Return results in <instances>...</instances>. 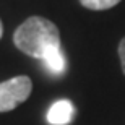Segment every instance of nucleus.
<instances>
[{"label":"nucleus","mask_w":125,"mask_h":125,"mask_svg":"<svg viewBox=\"0 0 125 125\" xmlns=\"http://www.w3.org/2000/svg\"><path fill=\"white\" fill-rule=\"evenodd\" d=\"M80 3L88 10H109L112 7H115L117 3H120V0H80Z\"/></svg>","instance_id":"obj_5"},{"label":"nucleus","mask_w":125,"mask_h":125,"mask_svg":"<svg viewBox=\"0 0 125 125\" xmlns=\"http://www.w3.org/2000/svg\"><path fill=\"white\" fill-rule=\"evenodd\" d=\"M75 107L68 99H60L54 102L47 112V122L52 125H67L72 122Z\"/></svg>","instance_id":"obj_3"},{"label":"nucleus","mask_w":125,"mask_h":125,"mask_svg":"<svg viewBox=\"0 0 125 125\" xmlns=\"http://www.w3.org/2000/svg\"><path fill=\"white\" fill-rule=\"evenodd\" d=\"M32 91V81L26 75H18L0 83V112L13 111L24 102Z\"/></svg>","instance_id":"obj_2"},{"label":"nucleus","mask_w":125,"mask_h":125,"mask_svg":"<svg viewBox=\"0 0 125 125\" xmlns=\"http://www.w3.org/2000/svg\"><path fill=\"white\" fill-rule=\"evenodd\" d=\"M42 62L46 65V68L54 75H60L67 68V60L62 52V47H54L51 51L46 52V55L42 57Z\"/></svg>","instance_id":"obj_4"},{"label":"nucleus","mask_w":125,"mask_h":125,"mask_svg":"<svg viewBox=\"0 0 125 125\" xmlns=\"http://www.w3.org/2000/svg\"><path fill=\"white\" fill-rule=\"evenodd\" d=\"M13 42L23 54L42 60L47 51L60 47V32L51 20L31 16L15 29Z\"/></svg>","instance_id":"obj_1"},{"label":"nucleus","mask_w":125,"mask_h":125,"mask_svg":"<svg viewBox=\"0 0 125 125\" xmlns=\"http://www.w3.org/2000/svg\"><path fill=\"white\" fill-rule=\"evenodd\" d=\"M3 36V26H2V21H0V37Z\"/></svg>","instance_id":"obj_7"},{"label":"nucleus","mask_w":125,"mask_h":125,"mask_svg":"<svg viewBox=\"0 0 125 125\" xmlns=\"http://www.w3.org/2000/svg\"><path fill=\"white\" fill-rule=\"evenodd\" d=\"M119 57H120V63H122V70L125 73V37L119 44Z\"/></svg>","instance_id":"obj_6"}]
</instances>
